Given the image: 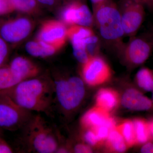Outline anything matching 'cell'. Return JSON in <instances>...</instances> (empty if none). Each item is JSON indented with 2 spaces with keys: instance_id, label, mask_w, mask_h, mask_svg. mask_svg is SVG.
<instances>
[{
  "instance_id": "obj_9",
  "label": "cell",
  "mask_w": 153,
  "mask_h": 153,
  "mask_svg": "<svg viewBox=\"0 0 153 153\" xmlns=\"http://www.w3.org/2000/svg\"><path fill=\"white\" fill-rule=\"evenodd\" d=\"M62 19L67 25L91 27L94 24L93 14L88 6L79 0L68 3L62 12Z\"/></svg>"
},
{
  "instance_id": "obj_1",
  "label": "cell",
  "mask_w": 153,
  "mask_h": 153,
  "mask_svg": "<svg viewBox=\"0 0 153 153\" xmlns=\"http://www.w3.org/2000/svg\"><path fill=\"white\" fill-rule=\"evenodd\" d=\"M8 96L19 106L30 111H49L54 96L53 81L36 77L25 79L0 93Z\"/></svg>"
},
{
  "instance_id": "obj_6",
  "label": "cell",
  "mask_w": 153,
  "mask_h": 153,
  "mask_svg": "<svg viewBox=\"0 0 153 153\" xmlns=\"http://www.w3.org/2000/svg\"><path fill=\"white\" fill-rule=\"evenodd\" d=\"M81 76L85 84L94 87L108 82L112 76V70L106 60L98 55L90 57L82 64Z\"/></svg>"
},
{
  "instance_id": "obj_12",
  "label": "cell",
  "mask_w": 153,
  "mask_h": 153,
  "mask_svg": "<svg viewBox=\"0 0 153 153\" xmlns=\"http://www.w3.org/2000/svg\"><path fill=\"white\" fill-rule=\"evenodd\" d=\"M32 25L29 20L21 18L9 22L1 28V36L5 41L16 43L21 41L30 34Z\"/></svg>"
},
{
  "instance_id": "obj_32",
  "label": "cell",
  "mask_w": 153,
  "mask_h": 153,
  "mask_svg": "<svg viewBox=\"0 0 153 153\" xmlns=\"http://www.w3.org/2000/svg\"><path fill=\"white\" fill-rule=\"evenodd\" d=\"M38 2L47 6H52L55 3V0H37Z\"/></svg>"
},
{
  "instance_id": "obj_11",
  "label": "cell",
  "mask_w": 153,
  "mask_h": 153,
  "mask_svg": "<svg viewBox=\"0 0 153 153\" xmlns=\"http://www.w3.org/2000/svg\"><path fill=\"white\" fill-rule=\"evenodd\" d=\"M120 103L126 109L132 111H150L153 110L152 101L143 91L131 87L125 91L120 97Z\"/></svg>"
},
{
  "instance_id": "obj_2",
  "label": "cell",
  "mask_w": 153,
  "mask_h": 153,
  "mask_svg": "<svg viewBox=\"0 0 153 153\" xmlns=\"http://www.w3.org/2000/svg\"><path fill=\"white\" fill-rule=\"evenodd\" d=\"M93 10L94 24L101 38L109 44L117 45L120 51L123 46L121 41L125 34L119 8L109 0Z\"/></svg>"
},
{
  "instance_id": "obj_30",
  "label": "cell",
  "mask_w": 153,
  "mask_h": 153,
  "mask_svg": "<svg viewBox=\"0 0 153 153\" xmlns=\"http://www.w3.org/2000/svg\"><path fill=\"white\" fill-rule=\"evenodd\" d=\"M13 152L12 148L4 140L0 137V153H11Z\"/></svg>"
},
{
  "instance_id": "obj_8",
  "label": "cell",
  "mask_w": 153,
  "mask_h": 153,
  "mask_svg": "<svg viewBox=\"0 0 153 153\" xmlns=\"http://www.w3.org/2000/svg\"><path fill=\"white\" fill-rule=\"evenodd\" d=\"M153 49L150 40L132 37L120 50L124 59L129 66L137 67L144 63L150 56Z\"/></svg>"
},
{
  "instance_id": "obj_23",
  "label": "cell",
  "mask_w": 153,
  "mask_h": 153,
  "mask_svg": "<svg viewBox=\"0 0 153 153\" xmlns=\"http://www.w3.org/2000/svg\"><path fill=\"white\" fill-rule=\"evenodd\" d=\"M14 10L24 12L34 10L37 6V0H10Z\"/></svg>"
},
{
  "instance_id": "obj_18",
  "label": "cell",
  "mask_w": 153,
  "mask_h": 153,
  "mask_svg": "<svg viewBox=\"0 0 153 153\" xmlns=\"http://www.w3.org/2000/svg\"><path fill=\"white\" fill-rule=\"evenodd\" d=\"M27 52L32 56L45 57L55 54L57 49L43 41H30L26 45Z\"/></svg>"
},
{
  "instance_id": "obj_15",
  "label": "cell",
  "mask_w": 153,
  "mask_h": 153,
  "mask_svg": "<svg viewBox=\"0 0 153 153\" xmlns=\"http://www.w3.org/2000/svg\"><path fill=\"white\" fill-rule=\"evenodd\" d=\"M95 101L96 106L110 113L118 106L120 97L118 92L113 88H101L96 94Z\"/></svg>"
},
{
  "instance_id": "obj_34",
  "label": "cell",
  "mask_w": 153,
  "mask_h": 153,
  "mask_svg": "<svg viewBox=\"0 0 153 153\" xmlns=\"http://www.w3.org/2000/svg\"><path fill=\"white\" fill-rule=\"evenodd\" d=\"M150 40L151 43H152V45L153 49V33L151 36L150 38Z\"/></svg>"
},
{
  "instance_id": "obj_5",
  "label": "cell",
  "mask_w": 153,
  "mask_h": 153,
  "mask_svg": "<svg viewBox=\"0 0 153 153\" xmlns=\"http://www.w3.org/2000/svg\"><path fill=\"white\" fill-rule=\"evenodd\" d=\"M33 115L5 94H0V128L16 131L25 128Z\"/></svg>"
},
{
  "instance_id": "obj_10",
  "label": "cell",
  "mask_w": 153,
  "mask_h": 153,
  "mask_svg": "<svg viewBox=\"0 0 153 153\" xmlns=\"http://www.w3.org/2000/svg\"><path fill=\"white\" fill-rule=\"evenodd\" d=\"M38 38L39 41L47 43L56 49H60L64 46L68 38L67 29L61 22L48 21L41 27Z\"/></svg>"
},
{
  "instance_id": "obj_20",
  "label": "cell",
  "mask_w": 153,
  "mask_h": 153,
  "mask_svg": "<svg viewBox=\"0 0 153 153\" xmlns=\"http://www.w3.org/2000/svg\"><path fill=\"white\" fill-rule=\"evenodd\" d=\"M137 145H142L152 139L148 121L142 118H137L133 120Z\"/></svg>"
},
{
  "instance_id": "obj_7",
  "label": "cell",
  "mask_w": 153,
  "mask_h": 153,
  "mask_svg": "<svg viewBox=\"0 0 153 153\" xmlns=\"http://www.w3.org/2000/svg\"><path fill=\"white\" fill-rule=\"evenodd\" d=\"M120 9L125 35L134 37L144 21L145 12L143 3L132 0H123Z\"/></svg>"
},
{
  "instance_id": "obj_19",
  "label": "cell",
  "mask_w": 153,
  "mask_h": 153,
  "mask_svg": "<svg viewBox=\"0 0 153 153\" xmlns=\"http://www.w3.org/2000/svg\"><path fill=\"white\" fill-rule=\"evenodd\" d=\"M135 81L140 90L143 92H152L153 70L147 67H143L138 71Z\"/></svg>"
},
{
  "instance_id": "obj_29",
  "label": "cell",
  "mask_w": 153,
  "mask_h": 153,
  "mask_svg": "<svg viewBox=\"0 0 153 153\" xmlns=\"http://www.w3.org/2000/svg\"><path fill=\"white\" fill-rule=\"evenodd\" d=\"M140 151L142 153H153V139L142 145Z\"/></svg>"
},
{
  "instance_id": "obj_22",
  "label": "cell",
  "mask_w": 153,
  "mask_h": 153,
  "mask_svg": "<svg viewBox=\"0 0 153 153\" xmlns=\"http://www.w3.org/2000/svg\"><path fill=\"white\" fill-rule=\"evenodd\" d=\"M21 81L9 66L0 67V93L10 89Z\"/></svg>"
},
{
  "instance_id": "obj_3",
  "label": "cell",
  "mask_w": 153,
  "mask_h": 153,
  "mask_svg": "<svg viewBox=\"0 0 153 153\" xmlns=\"http://www.w3.org/2000/svg\"><path fill=\"white\" fill-rule=\"evenodd\" d=\"M54 97L57 105L64 114L76 110L85 98V82L76 76L61 78L53 81Z\"/></svg>"
},
{
  "instance_id": "obj_28",
  "label": "cell",
  "mask_w": 153,
  "mask_h": 153,
  "mask_svg": "<svg viewBox=\"0 0 153 153\" xmlns=\"http://www.w3.org/2000/svg\"><path fill=\"white\" fill-rule=\"evenodd\" d=\"M7 52V48L4 40L0 38V67L6 59Z\"/></svg>"
},
{
  "instance_id": "obj_36",
  "label": "cell",
  "mask_w": 153,
  "mask_h": 153,
  "mask_svg": "<svg viewBox=\"0 0 153 153\" xmlns=\"http://www.w3.org/2000/svg\"><path fill=\"white\" fill-rule=\"evenodd\" d=\"M153 94H152V101L153 103V91H152Z\"/></svg>"
},
{
  "instance_id": "obj_4",
  "label": "cell",
  "mask_w": 153,
  "mask_h": 153,
  "mask_svg": "<svg viewBox=\"0 0 153 153\" xmlns=\"http://www.w3.org/2000/svg\"><path fill=\"white\" fill-rule=\"evenodd\" d=\"M25 128L30 149L39 153H56L59 146L57 137L40 115L33 116Z\"/></svg>"
},
{
  "instance_id": "obj_31",
  "label": "cell",
  "mask_w": 153,
  "mask_h": 153,
  "mask_svg": "<svg viewBox=\"0 0 153 153\" xmlns=\"http://www.w3.org/2000/svg\"><path fill=\"white\" fill-rule=\"evenodd\" d=\"M90 1L92 4L93 10H94L96 8L103 4L109 0H90Z\"/></svg>"
},
{
  "instance_id": "obj_27",
  "label": "cell",
  "mask_w": 153,
  "mask_h": 153,
  "mask_svg": "<svg viewBox=\"0 0 153 153\" xmlns=\"http://www.w3.org/2000/svg\"><path fill=\"white\" fill-rule=\"evenodd\" d=\"M13 10L10 0H0V14L7 13Z\"/></svg>"
},
{
  "instance_id": "obj_26",
  "label": "cell",
  "mask_w": 153,
  "mask_h": 153,
  "mask_svg": "<svg viewBox=\"0 0 153 153\" xmlns=\"http://www.w3.org/2000/svg\"><path fill=\"white\" fill-rule=\"evenodd\" d=\"M74 152L76 153H90L93 152L92 148L85 143H78L72 148Z\"/></svg>"
},
{
  "instance_id": "obj_13",
  "label": "cell",
  "mask_w": 153,
  "mask_h": 153,
  "mask_svg": "<svg viewBox=\"0 0 153 153\" xmlns=\"http://www.w3.org/2000/svg\"><path fill=\"white\" fill-rule=\"evenodd\" d=\"M9 66L13 73L22 81L36 77L40 72L37 65L24 57L14 58Z\"/></svg>"
},
{
  "instance_id": "obj_21",
  "label": "cell",
  "mask_w": 153,
  "mask_h": 153,
  "mask_svg": "<svg viewBox=\"0 0 153 153\" xmlns=\"http://www.w3.org/2000/svg\"><path fill=\"white\" fill-rule=\"evenodd\" d=\"M115 128L123 137L128 148L137 146L133 121L126 120L116 126Z\"/></svg>"
},
{
  "instance_id": "obj_25",
  "label": "cell",
  "mask_w": 153,
  "mask_h": 153,
  "mask_svg": "<svg viewBox=\"0 0 153 153\" xmlns=\"http://www.w3.org/2000/svg\"><path fill=\"white\" fill-rule=\"evenodd\" d=\"M113 128L107 124H105L92 129L94 130L99 140L102 144L106 140L110 132Z\"/></svg>"
},
{
  "instance_id": "obj_16",
  "label": "cell",
  "mask_w": 153,
  "mask_h": 153,
  "mask_svg": "<svg viewBox=\"0 0 153 153\" xmlns=\"http://www.w3.org/2000/svg\"><path fill=\"white\" fill-rule=\"evenodd\" d=\"M95 34L90 27L73 25L67 29V37L72 46L86 45V39Z\"/></svg>"
},
{
  "instance_id": "obj_17",
  "label": "cell",
  "mask_w": 153,
  "mask_h": 153,
  "mask_svg": "<svg viewBox=\"0 0 153 153\" xmlns=\"http://www.w3.org/2000/svg\"><path fill=\"white\" fill-rule=\"evenodd\" d=\"M105 143L106 149L111 152L123 153L128 149L123 137L115 127L110 132Z\"/></svg>"
},
{
  "instance_id": "obj_35",
  "label": "cell",
  "mask_w": 153,
  "mask_h": 153,
  "mask_svg": "<svg viewBox=\"0 0 153 153\" xmlns=\"http://www.w3.org/2000/svg\"><path fill=\"white\" fill-rule=\"evenodd\" d=\"M132 1H134L140 2H142V3L143 2L142 0H132Z\"/></svg>"
},
{
  "instance_id": "obj_24",
  "label": "cell",
  "mask_w": 153,
  "mask_h": 153,
  "mask_svg": "<svg viewBox=\"0 0 153 153\" xmlns=\"http://www.w3.org/2000/svg\"><path fill=\"white\" fill-rule=\"evenodd\" d=\"M82 139L85 143L91 147H97L102 145L95 132L92 129H83Z\"/></svg>"
},
{
  "instance_id": "obj_14",
  "label": "cell",
  "mask_w": 153,
  "mask_h": 153,
  "mask_svg": "<svg viewBox=\"0 0 153 153\" xmlns=\"http://www.w3.org/2000/svg\"><path fill=\"white\" fill-rule=\"evenodd\" d=\"M111 117L110 112L95 105L82 116L80 124L83 129L95 128L106 124Z\"/></svg>"
},
{
  "instance_id": "obj_33",
  "label": "cell",
  "mask_w": 153,
  "mask_h": 153,
  "mask_svg": "<svg viewBox=\"0 0 153 153\" xmlns=\"http://www.w3.org/2000/svg\"><path fill=\"white\" fill-rule=\"evenodd\" d=\"M148 121L151 137H152V139H153V118L151 119Z\"/></svg>"
}]
</instances>
